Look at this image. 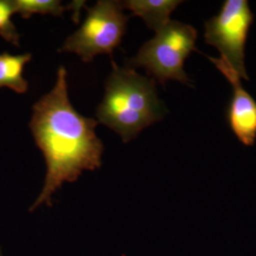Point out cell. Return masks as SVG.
<instances>
[{
	"label": "cell",
	"instance_id": "cell-2",
	"mask_svg": "<svg viewBox=\"0 0 256 256\" xmlns=\"http://www.w3.org/2000/svg\"><path fill=\"white\" fill-rule=\"evenodd\" d=\"M164 113L154 79L137 74L132 68H119L113 62L104 99L96 110L100 122L128 142L144 128L162 119Z\"/></svg>",
	"mask_w": 256,
	"mask_h": 256
},
{
	"label": "cell",
	"instance_id": "cell-11",
	"mask_svg": "<svg viewBox=\"0 0 256 256\" xmlns=\"http://www.w3.org/2000/svg\"><path fill=\"white\" fill-rule=\"evenodd\" d=\"M0 256H4V254H3V250H2V248H1V246H0Z\"/></svg>",
	"mask_w": 256,
	"mask_h": 256
},
{
	"label": "cell",
	"instance_id": "cell-7",
	"mask_svg": "<svg viewBox=\"0 0 256 256\" xmlns=\"http://www.w3.org/2000/svg\"><path fill=\"white\" fill-rule=\"evenodd\" d=\"M122 9L144 20L147 27L155 32L170 21V16L183 3L180 0H128L120 2Z\"/></svg>",
	"mask_w": 256,
	"mask_h": 256
},
{
	"label": "cell",
	"instance_id": "cell-3",
	"mask_svg": "<svg viewBox=\"0 0 256 256\" xmlns=\"http://www.w3.org/2000/svg\"><path fill=\"white\" fill-rule=\"evenodd\" d=\"M196 39L198 32L192 26L170 20L156 32L154 38L142 46L137 55L128 61V66L144 68L162 84L168 81L189 84L190 79L183 66L186 59L196 50Z\"/></svg>",
	"mask_w": 256,
	"mask_h": 256
},
{
	"label": "cell",
	"instance_id": "cell-4",
	"mask_svg": "<svg viewBox=\"0 0 256 256\" xmlns=\"http://www.w3.org/2000/svg\"><path fill=\"white\" fill-rule=\"evenodd\" d=\"M122 10L118 1H98L88 8V16L81 27L66 38L59 52H74L86 63L102 54L112 56L126 32L128 16Z\"/></svg>",
	"mask_w": 256,
	"mask_h": 256
},
{
	"label": "cell",
	"instance_id": "cell-6",
	"mask_svg": "<svg viewBox=\"0 0 256 256\" xmlns=\"http://www.w3.org/2000/svg\"><path fill=\"white\" fill-rule=\"evenodd\" d=\"M229 81L232 95L227 108V122L238 140L252 146L256 140V101L242 86L241 78L220 58L208 57Z\"/></svg>",
	"mask_w": 256,
	"mask_h": 256
},
{
	"label": "cell",
	"instance_id": "cell-10",
	"mask_svg": "<svg viewBox=\"0 0 256 256\" xmlns=\"http://www.w3.org/2000/svg\"><path fill=\"white\" fill-rule=\"evenodd\" d=\"M16 12L14 1L0 0V36L14 46H19V36L12 16Z\"/></svg>",
	"mask_w": 256,
	"mask_h": 256
},
{
	"label": "cell",
	"instance_id": "cell-9",
	"mask_svg": "<svg viewBox=\"0 0 256 256\" xmlns=\"http://www.w3.org/2000/svg\"><path fill=\"white\" fill-rule=\"evenodd\" d=\"M16 12L23 18H30L32 14H52L55 16H61L64 10L72 7H64L59 0H16Z\"/></svg>",
	"mask_w": 256,
	"mask_h": 256
},
{
	"label": "cell",
	"instance_id": "cell-1",
	"mask_svg": "<svg viewBox=\"0 0 256 256\" xmlns=\"http://www.w3.org/2000/svg\"><path fill=\"white\" fill-rule=\"evenodd\" d=\"M30 128L45 156L46 178L41 192L30 210L52 205V196L66 182H74L84 171L102 165L104 144L97 137L98 122L86 118L72 106L66 70L60 66L54 88L32 108Z\"/></svg>",
	"mask_w": 256,
	"mask_h": 256
},
{
	"label": "cell",
	"instance_id": "cell-5",
	"mask_svg": "<svg viewBox=\"0 0 256 256\" xmlns=\"http://www.w3.org/2000/svg\"><path fill=\"white\" fill-rule=\"evenodd\" d=\"M254 18L247 0H226L220 14L205 22L206 44L216 48L220 59L245 80H250L245 48Z\"/></svg>",
	"mask_w": 256,
	"mask_h": 256
},
{
	"label": "cell",
	"instance_id": "cell-8",
	"mask_svg": "<svg viewBox=\"0 0 256 256\" xmlns=\"http://www.w3.org/2000/svg\"><path fill=\"white\" fill-rule=\"evenodd\" d=\"M32 60V54H0V88H8L19 94L28 92V84L23 77L25 66Z\"/></svg>",
	"mask_w": 256,
	"mask_h": 256
}]
</instances>
